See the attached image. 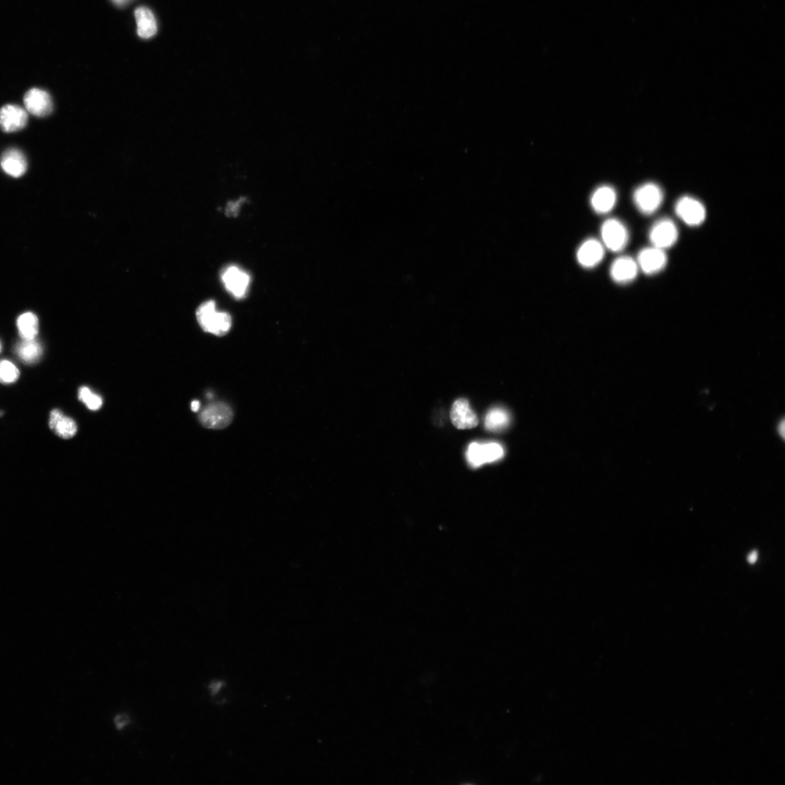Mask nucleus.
Returning <instances> with one entry per match:
<instances>
[{
	"instance_id": "nucleus-16",
	"label": "nucleus",
	"mask_w": 785,
	"mask_h": 785,
	"mask_svg": "<svg viewBox=\"0 0 785 785\" xmlns=\"http://www.w3.org/2000/svg\"><path fill=\"white\" fill-rule=\"evenodd\" d=\"M617 202L616 191L610 186H602L595 190L590 198L592 209L598 214H606L613 210Z\"/></svg>"
},
{
	"instance_id": "nucleus-18",
	"label": "nucleus",
	"mask_w": 785,
	"mask_h": 785,
	"mask_svg": "<svg viewBox=\"0 0 785 785\" xmlns=\"http://www.w3.org/2000/svg\"><path fill=\"white\" fill-rule=\"evenodd\" d=\"M135 15L139 37L149 39L155 35L157 26L153 13L147 8L141 7L136 10Z\"/></svg>"
},
{
	"instance_id": "nucleus-23",
	"label": "nucleus",
	"mask_w": 785,
	"mask_h": 785,
	"mask_svg": "<svg viewBox=\"0 0 785 785\" xmlns=\"http://www.w3.org/2000/svg\"><path fill=\"white\" fill-rule=\"evenodd\" d=\"M19 374L18 368L12 362L0 361V382L3 384L13 383L19 379Z\"/></svg>"
},
{
	"instance_id": "nucleus-27",
	"label": "nucleus",
	"mask_w": 785,
	"mask_h": 785,
	"mask_svg": "<svg viewBox=\"0 0 785 785\" xmlns=\"http://www.w3.org/2000/svg\"><path fill=\"white\" fill-rule=\"evenodd\" d=\"M758 557H759L758 551H752L747 556V562L751 565H754L757 562Z\"/></svg>"
},
{
	"instance_id": "nucleus-19",
	"label": "nucleus",
	"mask_w": 785,
	"mask_h": 785,
	"mask_svg": "<svg viewBox=\"0 0 785 785\" xmlns=\"http://www.w3.org/2000/svg\"><path fill=\"white\" fill-rule=\"evenodd\" d=\"M17 327L23 340H35L39 332L38 318L33 313L23 314L18 318Z\"/></svg>"
},
{
	"instance_id": "nucleus-8",
	"label": "nucleus",
	"mask_w": 785,
	"mask_h": 785,
	"mask_svg": "<svg viewBox=\"0 0 785 785\" xmlns=\"http://www.w3.org/2000/svg\"><path fill=\"white\" fill-rule=\"evenodd\" d=\"M503 456V448L496 443H472L469 446L467 454L468 462L473 468H478L485 463L499 460Z\"/></svg>"
},
{
	"instance_id": "nucleus-21",
	"label": "nucleus",
	"mask_w": 785,
	"mask_h": 785,
	"mask_svg": "<svg viewBox=\"0 0 785 785\" xmlns=\"http://www.w3.org/2000/svg\"><path fill=\"white\" fill-rule=\"evenodd\" d=\"M510 415L503 408L496 407L492 409L487 414L485 427L491 431H499L504 429L509 424Z\"/></svg>"
},
{
	"instance_id": "nucleus-17",
	"label": "nucleus",
	"mask_w": 785,
	"mask_h": 785,
	"mask_svg": "<svg viewBox=\"0 0 785 785\" xmlns=\"http://www.w3.org/2000/svg\"><path fill=\"white\" fill-rule=\"evenodd\" d=\"M49 426L58 437L63 439L73 438L77 432L75 421L70 416L64 415L59 410H54L51 412Z\"/></svg>"
},
{
	"instance_id": "nucleus-4",
	"label": "nucleus",
	"mask_w": 785,
	"mask_h": 785,
	"mask_svg": "<svg viewBox=\"0 0 785 785\" xmlns=\"http://www.w3.org/2000/svg\"><path fill=\"white\" fill-rule=\"evenodd\" d=\"M675 211L678 217L690 227L702 225L707 216L704 204L690 196L682 197L677 201Z\"/></svg>"
},
{
	"instance_id": "nucleus-12",
	"label": "nucleus",
	"mask_w": 785,
	"mask_h": 785,
	"mask_svg": "<svg viewBox=\"0 0 785 785\" xmlns=\"http://www.w3.org/2000/svg\"><path fill=\"white\" fill-rule=\"evenodd\" d=\"M604 246L595 238L587 239L576 252V259L581 266L594 268L603 260Z\"/></svg>"
},
{
	"instance_id": "nucleus-14",
	"label": "nucleus",
	"mask_w": 785,
	"mask_h": 785,
	"mask_svg": "<svg viewBox=\"0 0 785 785\" xmlns=\"http://www.w3.org/2000/svg\"><path fill=\"white\" fill-rule=\"evenodd\" d=\"M451 416L453 425L458 429H470L478 424L477 415L464 398L456 400L453 405Z\"/></svg>"
},
{
	"instance_id": "nucleus-28",
	"label": "nucleus",
	"mask_w": 785,
	"mask_h": 785,
	"mask_svg": "<svg viewBox=\"0 0 785 785\" xmlns=\"http://www.w3.org/2000/svg\"><path fill=\"white\" fill-rule=\"evenodd\" d=\"M191 409L194 412H197L200 409V403L199 402V400H193V402H192L191 404Z\"/></svg>"
},
{
	"instance_id": "nucleus-13",
	"label": "nucleus",
	"mask_w": 785,
	"mask_h": 785,
	"mask_svg": "<svg viewBox=\"0 0 785 785\" xmlns=\"http://www.w3.org/2000/svg\"><path fill=\"white\" fill-rule=\"evenodd\" d=\"M639 268L636 261L629 256L617 259L611 266L610 275L617 284H626L636 280Z\"/></svg>"
},
{
	"instance_id": "nucleus-29",
	"label": "nucleus",
	"mask_w": 785,
	"mask_h": 785,
	"mask_svg": "<svg viewBox=\"0 0 785 785\" xmlns=\"http://www.w3.org/2000/svg\"><path fill=\"white\" fill-rule=\"evenodd\" d=\"M112 1L118 6H122L131 1V0H112Z\"/></svg>"
},
{
	"instance_id": "nucleus-3",
	"label": "nucleus",
	"mask_w": 785,
	"mask_h": 785,
	"mask_svg": "<svg viewBox=\"0 0 785 785\" xmlns=\"http://www.w3.org/2000/svg\"><path fill=\"white\" fill-rule=\"evenodd\" d=\"M601 234L604 246L615 252L622 251L629 243V233L626 227L615 218L605 220Z\"/></svg>"
},
{
	"instance_id": "nucleus-5",
	"label": "nucleus",
	"mask_w": 785,
	"mask_h": 785,
	"mask_svg": "<svg viewBox=\"0 0 785 785\" xmlns=\"http://www.w3.org/2000/svg\"><path fill=\"white\" fill-rule=\"evenodd\" d=\"M649 236L652 246L665 250L678 241L679 230L674 222L668 218H663L654 224Z\"/></svg>"
},
{
	"instance_id": "nucleus-26",
	"label": "nucleus",
	"mask_w": 785,
	"mask_h": 785,
	"mask_svg": "<svg viewBox=\"0 0 785 785\" xmlns=\"http://www.w3.org/2000/svg\"><path fill=\"white\" fill-rule=\"evenodd\" d=\"M222 686H223V683L222 681H214V682H213L209 686L211 695H217L220 692V690H221Z\"/></svg>"
},
{
	"instance_id": "nucleus-20",
	"label": "nucleus",
	"mask_w": 785,
	"mask_h": 785,
	"mask_svg": "<svg viewBox=\"0 0 785 785\" xmlns=\"http://www.w3.org/2000/svg\"><path fill=\"white\" fill-rule=\"evenodd\" d=\"M19 358L26 364H32L38 361L42 355V347L35 340L26 341L19 343L16 348Z\"/></svg>"
},
{
	"instance_id": "nucleus-24",
	"label": "nucleus",
	"mask_w": 785,
	"mask_h": 785,
	"mask_svg": "<svg viewBox=\"0 0 785 785\" xmlns=\"http://www.w3.org/2000/svg\"><path fill=\"white\" fill-rule=\"evenodd\" d=\"M130 723V716L125 713L118 714L114 718V724L118 731L124 729Z\"/></svg>"
},
{
	"instance_id": "nucleus-11",
	"label": "nucleus",
	"mask_w": 785,
	"mask_h": 785,
	"mask_svg": "<svg viewBox=\"0 0 785 785\" xmlns=\"http://www.w3.org/2000/svg\"><path fill=\"white\" fill-rule=\"evenodd\" d=\"M28 114L18 105L8 104L0 109V129L7 133L24 129L28 123Z\"/></svg>"
},
{
	"instance_id": "nucleus-15",
	"label": "nucleus",
	"mask_w": 785,
	"mask_h": 785,
	"mask_svg": "<svg viewBox=\"0 0 785 785\" xmlns=\"http://www.w3.org/2000/svg\"><path fill=\"white\" fill-rule=\"evenodd\" d=\"M0 165L3 171L17 179L22 177L27 170V160L24 153L18 149L6 150L0 159Z\"/></svg>"
},
{
	"instance_id": "nucleus-30",
	"label": "nucleus",
	"mask_w": 785,
	"mask_h": 785,
	"mask_svg": "<svg viewBox=\"0 0 785 785\" xmlns=\"http://www.w3.org/2000/svg\"><path fill=\"white\" fill-rule=\"evenodd\" d=\"M778 430L779 432V435H781V437L782 438H784V421H782L781 424H779Z\"/></svg>"
},
{
	"instance_id": "nucleus-6",
	"label": "nucleus",
	"mask_w": 785,
	"mask_h": 785,
	"mask_svg": "<svg viewBox=\"0 0 785 785\" xmlns=\"http://www.w3.org/2000/svg\"><path fill=\"white\" fill-rule=\"evenodd\" d=\"M199 419L201 424L207 428L222 429L232 422L233 411L226 403H213L203 410Z\"/></svg>"
},
{
	"instance_id": "nucleus-9",
	"label": "nucleus",
	"mask_w": 785,
	"mask_h": 785,
	"mask_svg": "<svg viewBox=\"0 0 785 785\" xmlns=\"http://www.w3.org/2000/svg\"><path fill=\"white\" fill-rule=\"evenodd\" d=\"M636 262L645 274L653 275L660 273L666 267L667 257L665 250L652 246L639 252Z\"/></svg>"
},
{
	"instance_id": "nucleus-22",
	"label": "nucleus",
	"mask_w": 785,
	"mask_h": 785,
	"mask_svg": "<svg viewBox=\"0 0 785 785\" xmlns=\"http://www.w3.org/2000/svg\"><path fill=\"white\" fill-rule=\"evenodd\" d=\"M78 398L92 411H97L103 405L102 396L92 392L88 387L80 388L78 392Z\"/></svg>"
},
{
	"instance_id": "nucleus-25",
	"label": "nucleus",
	"mask_w": 785,
	"mask_h": 785,
	"mask_svg": "<svg viewBox=\"0 0 785 785\" xmlns=\"http://www.w3.org/2000/svg\"><path fill=\"white\" fill-rule=\"evenodd\" d=\"M243 203V200H238L229 203L227 207L226 213L228 216H236L238 215L240 206Z\"/></svg>"
},
{
	"instance_id": "nucleus-31",
	"label": "nucleus",
	"mask_w": 785,
	"mask_h": 785,
	"mask_svg": "<svg viewBox=\"0 0 785 785\" xmlns=\"http://www.w3.org/2000/svg\"><path fill=\"white\" fill-rule=\"evenodd\" d=\"M1 350H2V346H1V343H0V352H1Z\"/></svg>"
},
{
	"instance_id": "nucleus-10",
	"label": "nucleus",
	"mask_w": 785,
	"mask_h": 785,
	"mask_svg": "<svg viewBox=\"0 0 785 785\" xmlns=\"http://www.w3.org/2000/svg\"><path fill=\"white\" fill-rule=\"evenodd\" d=\"M24 102L27 111L35 117L44 118L52 113L54 104L51 96L43 90H29L24 95Z\"/></svg>"
},
{
	"instance_id": "nucleus-7",
	"label": "nucleus",
	"mask_w": 785,
	"mask_h": 785,
	"mask_svg": "<svg viewBox=\"0 0 785 785\" xmlns=\"http://www.w3.org/2000/svg\"><path fill=\"white\" fill-rule=\"evenodd\" d=\"M250 280L246 271L233 265L223 269L221 273V280L224 286L237 299L246 296L249 291Z\"/></svg>"
},
{
	"instance_id": "nucleus-1",
	"label": "nucleus",
	"mask_w": 785,
	"mask_h": 785,
	"mask_svg": "<svg viewBox=\"0 0 785 785\" xmlns=\"http://www.w3.org/2000/svg\"><path fill=\"white\" fill-rule=\"evenodd\" d=\"M197 318L204 332L216 336L225 335L232 328V318L230 314L218 311L216 302L212 300L201 304L197 311Z\"/></svg>"
},
{
	"instance_id": "nucleus-2",
	"label": "nucleus",
	"mask_w": 785,
	"mask_h": 785,
	"mask_svg": "<svg viewBox=\"0 0 785 785\" xmlns=\"http://www.w3.org/2000/svg\"><path fill=\"white\" fill-rule=\"evenodd\" d=\"M664 200L662 188L654 183H647L638 187L633 194L638 210L645 215H652L660 209Z\"/></svg>"
}]
</instances>
